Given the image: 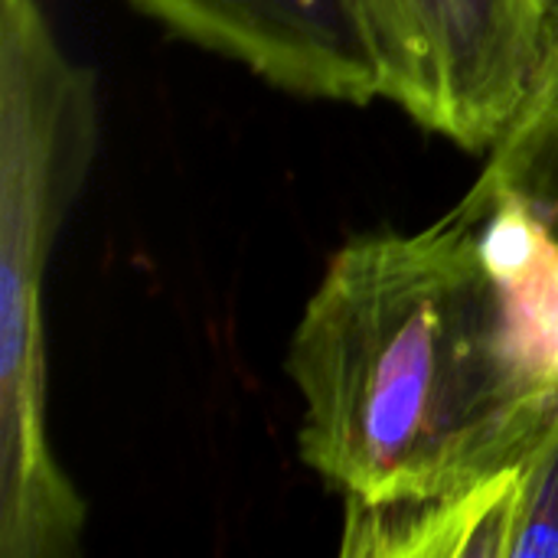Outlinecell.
Returning a JSON list of instances; mask_svg holds the SVG:
<instances>
[{
	"instance_id": "obj_2",
	"label": "cell",
	"mask_w": 558,
	"mask_h": 558,
	"mask_svg": "<svg viewBox=\"0 0 558 558\" xmlns=\"http://www.w3.org/2000/svg\"><path fill=\"white\" fill-rule=\"evenodd\" d=\"M92 72L52 39L36 0H3L0 36V553L78 549L85 507L46 432L43 284L95 154Z\"/></svg>"
},
{
	"instance_id": "obj_5",
	"label": "cell",
	"mask_w": 558,
	"mask_h": 558,
	"mask_svg": "<svg viewBox=\"0 0 558 558\" xmlns=\"http://www.w3.org/2000/svg\"><path fill=\"white\" fill-rule=\"evenodd\" d=\"M484 177L530 219L543 265L558 281V36L526 105L490 147Z\"/></svg>"
},
{
	"instance_id": "obj_3",
	"label": "cell",
	"mask_w": 558,
	"mask_h": 558,
	"mask_svg": "<svg viewBox=\"0 0 558 558\" xmlns=\"http://www.w3.org/2000/svg\"><path fill=\"white\" fill-rule=\"evenodd\" d=\"M379 75L428 131L484 150L526 105L553 46L549 0H350Z\"/></svg>"
},
{
	"instance_id": "obj_6",
	"label": "cell",
	"mask_w": 558,
	"mask_h": 558,
	"mask_svg": "<svg viewBox=\"0 0 558 558\" xmlns=\"http://www.w3.org/2000/svg\"><path fill=\"white\" fill-rule=\"evenodd\" d=\"M558 558V415L517 468L510 558Z\"/></svg>"
},
{
	"instance_id": "obj_7",
	"label": "cell",
	"mask_w": 558,
	"mask_h": 558,
	"mask_svg": "<svg viewBox=\"0 0 558 558\" xmlns=\"http://www.w3.org/2000/svg\"><path fill=\"white\" fill-rule=\"evenodd\" d=\"M549 13H553V36H558V0H549Z\"/></svg>"
},
{
	"instance_id": "obj_4",
	"label": "cell",
	"mask_w": 558,
	"mask_h": 558,
	"mask_svg": "<svg viewBox=\"0 0 558 558\" xmlns=\"http://www.w3.org/2000/svg\"><path fill=\"white\" fill-rule=\"evenodd\" d=\"M183 39L222 52L278 88L366 105L379 75L350 0H134Z\"/></svg>"
},
{
	"instance_id": "obj_1",
	"label": "cell",
	"mask_w": 558,
	"mask_h": 558,
	"mask_svg": "<svg viewBox=\"0 0 558 558\" xmlns=\"http://www.w3.org/2000/svg\"><path fill=\"white\" fill-rule=\"evenodd\" d=\"M301 458L356 504L464 497L558 415V311L468 199L333 252L288 343Z\"/></svg>"
}]
</instances>
